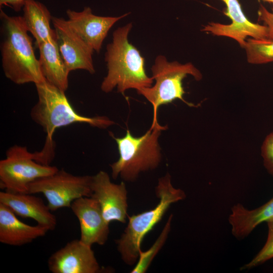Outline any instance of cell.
<instances>
[{"instance_id":"obj_17","label":"cell","mask_w":273,"mask_h":273,"mask_svg":"<svg viewBox=\"0 0 273 273\" xmlns=\"http://www.w3.org/2000/svg\"><path fill=\"white\" fill-rule=\"evenodd\" d=\"M37 46L39 52L40 67L44 78L65 92L68 87L70 72L61 56L56 38L37 44Z\"/></svg>"},{"instance_id":"obj_19","label":"cell","mask_w":273,"mask_h":273,"mask_svg":"<svg viewBox=\"0 0 273 273\" xmlns=\"http://www.w3.org/2000/svg\"><path fill=\"white\" fill-rule=\"evenodd\" d=\"M23 10L24 23L36 44L56 38L55 31L50 26L52 17L43 4L35 0H25Z\"/></svg>"},{"instance_id":"obj_12","label":"cell","mask_w":273,"mask_h":273,"mask_svg":"<svg viewBox=\"0 0 273 273\" xmlns=\"http://www.w3.org/2000/svg\"><path fill=\"white\" fill-rule=\"evenodd\" d=\"M53 273H99L102 271L92 249L80 239L68 242L48 260Z\"/></svg>"},{"instance_id":"obj_13","label":"cell","mask_w":273,"mask_h":273,"mask_svg":"<svg viewBox=\"0 0 273 273\" xmlns=\"http://www.w3.org/2000/svg\"><path fill=\"white\" fill-rule=\"evenodd\" d=\"M70 208L79 223L80 240L90 246L105 244L109 236V223L98 201L91 197H83L74 200Z\"/></svg>"},{"instance_id":"obj_2","label":"cell","mask_w":273,"mask_h":273,"mask_svg":"<svg viewBox=\"0 0 273 273\" xmlns=\"http://www.w3.org/2000/svg\"><path fill=\"white\" fill-rule=\"evenodd\" d=\"M3 39L2 62L6 77L17 84L46 81L32 39L21 16H10L1 9Z\"/></svg>"},{"instance_id":"obj_11","label":"cell","mask_w":273,"mask_h":273,"mask_svg":"<svg viewBox=\"0 0 273 273\" xmlns=\"http://www.w3.org/2000/svg\"><path fill=\"white\" fill-rule=\"evenodd\" d=\"M90 197L99 203L105 220L125 223L127 215V193L125 184L111 182L109 174L100 171L92 176Z\"/></svg>"},{"instance_id":"obj_8","label":"cell","mask_w":273,"mask_h":273,"mask_svg":"<svg viewBox=\"0 0 273 273\" xmlns=\"http://www.w3.org/2000/svg\"><path fill=\"white\" fill-rule=\"evenodd\" d=\"M92 176L73 175L63 169L38 178L28 185L27 193L42 194L51 211L70 207L75 200L90 197Z\"/></svg>"},{"instance_id":"obj_1","label":"cell","mask_w":273,"mask_h":273,"mask_svg":"<svg viewBox=\"0 0 273 273\" xmlns=\"http://www.w3.org/2000/svg\"><path fill=\"white\" fill-rule=\"evenodd\" d=\"M131 23L118 27L113 33L112 41L106 47L105 60L107 74L101 88L108 93L115 87L124 94L129 89L136 90L152 86L154 79L146 72L145 59L140 51L129 42L128 34Z\"/></svg>"},{"instance_id":"obj_20","label":"cell","mask_w":273,"mask_h":273,"mask_svg":"<svg viewBox=\"0 0 273 273\" xmlns=\"http://www.w3.org/2000/svg\"><path fill=\"white\" fill-rule=\"evenodd\" d=\"M244 49L249 64H263L273 62V39L248 38Z\"/></svg>"},{"instance_id":"obj_24","label":"cell","mask_w":273,"mask_h":273,"mask_svg":"<svg viewBox=\"0 0 273 273\" xmlns=\"http://www.w3.org/2000/svg\"><path fill=\"white\" fill-rule=\"evenodd\" d=\"M257 15L258 20L263 22L268 28V39H273V8L270 12L260 4Z\"/></svg>"},{"instance_id":"obj_25","label":"cell","mask_w":273,"mask_h":273,"mask_svg":"<svg viewBox=\"0 0 273 273\" xmlns=\"http://www.w3.org/2000/svg\"><path fill=\"white\" fill-rule=\"evenodd\" d=\"M25 0H0L1 8L3 6H8L15 11H20L23 9Z\"/></svg>"},{"instance_id":"obj_26","label":"cell","mask_w":273,"mask_h":273,"mask_svg":"<svg viewBox=\"0 0 273 273\" xmlns=\"http://www.w3.org/2000/svg\"><path fill=\"white\" fill-rule=\"evenodd\" d=\"M264 2L270 3H273V0H262Z\"/></svg>"},{"instance_id":"obj_6","label":"cell","mask_w":273,"mask_h":273,"mask_svg":"<svg viewBox=\"0 0 273 273\" xmlns=\"http://www.w3.org/2000/svg\"><path fill=\"white\" fill-rule=\"evenodd\" d=\"M151 71L155 84L149 87L141 88L137 92L144 97L153 106L152 126L159 124L157 120V112L161 105L179 99L190 107H197L186 101L183 97L185 92L183 86V80L187 75L192 76L197 81L202 78L200 70L192 63L182 64L177 61L170 62L165 56L158 55L155 59Z\"/></svg>"},{"instance_id":"obj_7","label":"cell","mask_w":273,"mask_h":273,"mask_svg":"<svg viewBox=\"0 0 273 273\" xmlns=\"http://www.w3.org/2000/svg\"><path fill=\"white\" fill-rule=\"evenodd\" d=\"M59 169L36 161L35 153L25 147L14 145L0 161V186L7 192L27 193L28 185L33 181L51 175Z\"/></svg>"},{"instance_id":"obj_5","label":"cell","mask_w":273,"mask_h":273,"mask_svg":"<svg viewBox=\"0 0 273 273\" xmlns=\"http://www.w3.org/2000/svg\"><path fill=\"white\" fill-rule=\"evenodd\" d=\"M165 128L160 124L151 126L139 137L132 135L128 129L122 138H116L110 132L117 144L119 154L118 160L110 165L112 178L116 179L120 176L125 181H133L140 172L157 168L161 159L158 138Z\"/></svg>"},{"instance_id":"obj_9","label":"cell","mask_w":273,"mask_h":273,"mask_svg":"<svg viewBox=\"0 0 273 273\" xmlns=\"http://www.w3.org/2000/svg\"><path fill=\"white\" fill-rule=\"evenodd\" d=\"M225 5L223 14L230 24L211 22L203 26L202 31L213 35L224 36L236 40L244 49L248 38L268 39V28L264 25L251 21L245 15L239 0H220Z\"/></svg>"},{"instance_id":"obj_18","label":"cell","mask_w":273,"mask_h":273,"mask_svg":"<svg viewBox=\"0 0 273 273\" xmlns=\"http://www.w3.org/2000/svg\"><path fill=\"white\" fill-rule=\"evenodd\" d=\"M231 210L229 220L232 234L237 239H243L260 223L273 219V198L253 210H248L238 203Z\"/></svg>"},{"instance_id":"obj_23","label":"cell","mask_w":273,"mask_h":273,"mask_svg":"<svg viewBox=\"0 0 273 273\" xmlns=\"http://www.w3.org/2000/svg\"><path fill=\"white\" fill-rule=\"evenodd\" d=\"M263 164L268 172L273 176V132L268 134L261 147Z\"/></svg>"},{"instance_id":"obj_21","label":"cell","mask_w":273,"mask_h":273,"mask_svg":"<svg viewBox=\"0 0 273 273\" xmlns=\"http://www.w3.org/2000/svg\"><path fill=\"white\" fill-rule=\"evenodd\" d=\"M173 215L171 214L159 237L152 246L147 251H140L136 264L131 270V273H145L148 269L153 259L164 245L170 231Z\"/></svg>"},{"instance_id":"obj_14","label":"cell","mask_w":273,"mask_h":273,"mask_svg":"<svg viewBox=\"0 0 273 273\" xmlns=\"http://www.w3.org/2000/svg\"><path fill=\"white\" fill-rule=\"evenodd\" d=\"M66 14L70 27L87 45L98 53L100 51L111 28L118 21L129 14L125 13L118 17L100 16L94 14L88 7L80 12L69 9Z\"/></svg>"},{"instance_id":"obj_16","label":"cell","mask_w":273,"mask_h":273,"mask_svg":"<svg viewBox=\"0 0 273 273\" xmlns=\"http://www.w3.org/2000/svg\"><path fill=\"white\" fill-rule=\"evenodd\" d=\"M49 230L38 224L32 226L20 220L8 207L0 203V242L22 246L44 236Z\"/></svg>"},{"instance_id":"obj_3","label":"cell","mask_w":273,"mask_h":273,"mask_svg":"<svg viewBox=\"0 0 273 273\" xmlns=\"http://www.w3.org/2000/svg\"><path fill=\"white\" fill-rule=\"evenodd\" d=\"M38 101L30 111L31 119L47 134L46 145H53V136L59 127L75 123H87L106 128L115 122L105 116L86 117L78 114L65 96V92L46 81L35 84Z\"/></svg>"},{"instance_id":"obj_22","label":"cell","mask_w":273,"mask_h":273,"mask_svg":"<svg viewBox=\"0 0 273 273\" xmlns=\"http://www.w3.org/2000/svg\"><path fill=\"white\" fill-rule=\"evenodd\" d=\"M266 222L268 235L264 245L251 261L241 267V270L252 268L273 258V219Z\"/></svg>"},{"instance_id":"obj_15","label":"cell","mask_w":273,"mask_h":273,"mask_svg":"<svg viewBox=\"0 0 273 273\" xmlns=\"http://www.w3.org/2000/svg\"><path fill=\"white\" fill-rule=\"evenodd\" d=\"M0 203L8 207L16 215L33 219L37 224L49 231L54 230L56 228V216L40 197L29 193L4 191L0 192Z\"/></svg>"},{"instance_id":"obj_4","label":"cell","mask_w":273,"mask_h":273,"mask_svg":"<svg viewBox=\"0 0 273 273\" xmlns=\"http://www.w3.org/2000/svg\"><path fill=\"white\" fill-rule=\"evenodd\" d=\"M155 193L159 199L157 205L151 210L128 216L127 225L116 241L121 258L128 265L137 262L143 239L162 219L170 206L186 197L183 190L173 187L169 173L159 179Z\"/></svg>"},{"instance_id":"obj_10","label":"cell","mask_w":273,"mask_h":273,"mask_svg":"<svg viewBox=\"0 0 273 273\" xmlns=\"http://www.w3.org/2000/svg\"><path fill=\"white\" fill-rule=\"evenodd\" d=\"M52 22L59 51L69 71L81 69L95 73L94 51L70 27L67 20L52 17Z\"/></svg>"}]
</instances>
